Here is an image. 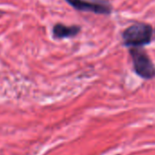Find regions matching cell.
Returning <instances> with one entry per match:
<instances>
[{"mask_svg": "<svg viewBox=\"0 0 155 155\" xmlns=\"http://www.w3.org/2000/svg\"><path fill=\"white\" fill-rule=\"evenodd\" d=\"M152 35L153 29L150 25L136 23L123 31V44L130 48H141L150 43Z\"/></svg>", "mask_w": 155, "mask_h": 155, "instance_id": "obj_1", "label": "cell"}, {"mask_svg": "<svg viewBox=\"0 0 155 155\" xmlns=\"http://www.w3.org/2000/svg\"><path fill=\"white\" fill-rule=\"evenodd\" d=\"M130 54L136 74L144 80L153 79L155 77V66L148 54L141 48H130Z\"/></svg>", "mask_w": 155, "mask_h": 155, "instance_id": "obj_2", "label": "cell"}, {"mask_svg": "<svg viewBox=\"0 0 155 155\" xmlns=\"http://www.w3.org/2000/svg\"><path fill=\"white\" fill-rule=\"evenodd\" d=\"M67 3L77 10L92 12L100 15H110V5L105 0H66Z\"/></svg>", "mask_w": 155, "mask_h": 155, "instance_id": "obj_3", "label": "cell"}, {"mask_svg": "<svg viewBox=\"0 0 155 155\" xmlns=\"http://www.w3.org/2000/svg\"><path fill=\"white\" fill-rule=\"evenodd\" d=\"M81 32L79 26H66L63 24H57L53 27L52 34L55 38H74Z\"/></svg>", "mask_w": 155, "mask_h": 155, "instance_id": "obj_4", "label": "cell"}]
</instances>
